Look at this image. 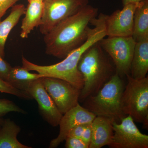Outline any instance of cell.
Listing matches in <instances>:
<instances>
[{"mask_svg": "<svg viewBox=\"0 0 148 148\" xmlns=\"http://www.w3.org/2000/svg\"><path fill=\"white\" fill-rule=\"evenodd\" d=\"M91 123L87 124L82 135L81 139L88 145H90L91 138Z\"/></svg>", "mask_w": 148, "mask_h": 148, "instance_id": "d4e9b609", "label": "cell"}, {"mask_svg": "<svg viewBox=\"0 0 148 148\" xmlns=\"http://www.w3.org/2000/svg\"><path fill=\"white\" fill-rule=\"evenodd\" d=\"M139 3H129L123 5L121 10H117L110 15L105 14L106 36H132L134 13Z\"/></svg>", "mask_w": 148, "mask_h": 148, "instance_id": "30bf717a", "label": "cell"}, {"mask_svg": "<svg viewBox=\"0 0 148 148\" xmlns=\"http://www.w3.org/2000/svg\"><path fill=\"white\" fill-rule=\"evenodd\" d=\"M142 1L143 0H122V3L123 5H124L129 3H139Z\"/></svg>", "mask_w": 148, "mask_h": 148, "instance_id": "484cf974", "label": "cell"}, {"mask_svg": "<svg viewBox=\"0 0 148 148\" xmlns=\"http://www.w3.org/2000/svg\"><path fill=\"white\" fill-rule=\"evenodd\" d=\"M40 78L31 83L26 92L32 99L36 101L40 113L44 120L53 127H56L59 125L63 114L46 90Z\"/></svg>", "mask_w": 148, "mask_h": 148, "instance_id": "8fae6325", "label": "cell"}, {"mask_svg": "<svg viewBox=\"0 0 148 148\" xmlns=\"http://www.w3.org/2000/svg\"><path fill=\"white\" fill-rule=\"evenodd\" d=\"M65 141V147L66 148H89V145L80 138L69 136Z\"/></svg>", "mask_w": 148, "mask_h": 148, "instance_id": "7402d4cb", "label": "cell"}, {"mask_svg": "<svg viewBox=\"0 0 148 148\" xmlns=\"http://www.w3.org/2000/svg\"><path fill=\"white\" fill-rule=\"evenodd\" d=\"M20 0H0V21L7 11Z\"/></svg>", "mask_w": 148, "mask_h": 148, "instance_id": "cb8c5ba5", "label": "cell"}, {"mask_svg": "<svg viewBox=\"0 0 148 148\" xmlns=\"http://www.w3.org/2000/svg\"><path fill=\"white\" fill-rule=\"evenodd\" d=\"M43 0H28L25 16L22 19L20 37L27 38L31 32L39 26L43 15Z\"/></svg>", "mask_w": 148, "mask_h": 148, "instance_id": "9a60e30c", "label": "cell"}, {"mask_svg": "<svg viewBox=\"0 0 148 148\" xmlns=\"http://www.w3.org/2000/svg\"><path fill=\"white\" fill-rule=\"evenodd\" d=\"M9 15L0 21V55L4 58L5 48L7 40L12 29L18 24L19 19L25 14L26 8L23 4L14 5Z\"/></svg>", "mask_w": 148, "mask_h": 148, "instance_id": "2e32d148", "label": "cell"}, {"mask_svg": "<svg viewBox=\"0 0 148 148\" xmlns=\"http://www.w3.org/2000/svg\"><path fill=\"white\" fill-rule=\"evenodd\" d=\"M98 9L88 4L57 24L44 35L47 54L64 59L87 39L88 25L97 17Z\"/></svg>", "mask_w": 148, "mask_h": 148, "instance_id": "6da1fadb", "label": "cell"}, {"mask_svg": "<svg viewBox=\"0 0 148 148\" xmlns=\"http://www.w3.org/2000/svg\"><path fill=\"white\" fill-rule=\"evenodd\" d=\"M3 119L2 118H0V127L2 125V123H3Z\"/></svg>", "mask_w": 148, "mask_h": 148, "instance_id": "4316f807", "label": "cell"}, {"mask_svg": "<svg viewBox=\"0 0 148 148\" xmlns=\"http://www.w3.org/2000/svg\"><path fill=\"white\" fill-rule=\"evenodd\" d=\"M84 80L79 101L95 95L116 73L99 42L88 48L82 56L77 66Z\"/></svg>", "mask_w": 148, "mask_h": 148, "instance_id": "3957f363", "label": "cell"}, {"mask_svg": "<svg viewBox=\"0 0 148 148\" xmlns=\"http://www.w3.org/2000/svg\"><path fill=\"white\" fill-rule=\"evenodd\" d=\"M45 88L62 114L79 104L80 90L64 80L42 77Z\"/></svg>", "mask_w": 148, "mask_h": 148, "instance_id": "ba28073f", "label": "cell"}, {"mask_svg": "<svg viewBox=\"0 0 148 148\" xmlns=\"http://www.w3.org/2000/svg\"><path fill=\"white\" fill-rule=\"evenodd\" d=\"M91 138L89 148L109 146L114 135L112 122L107 118L96 116L91 123Z\"/></svg>", "mask_w": 148, "mask_h": 148, "instance_id": "4fadbf2b", "label": "cell"}, {"mask_svg": "<svg viewBox=\"0 0 148 148\" xmlns=\"http://www.w3.org/2000/svg\"><path fill=\"white\" fill-rule=\"evenodd\" d=\"M0 92L15 95L16 97L26 100H30L32 98L27 92L18 90L8 82L0 78Z\"/></svg>", "mask_w": 148, "mask_h": 148, "instance_id": "ffe728a7", "label": "cell"}, {"mask_svg": "<svg viewBox=\"0 0 148 148\" xmlns=\"http://www.w3.org/2000/svg\"><path fill=\"white\" fill-rule=\"evenodd\" d=\"M148 71V38L136 42L130 66V76L136 79L147 77Z\"/></svg>", "mask_w": 148, "mask_h": 148, "instance_id": "5bb4252c", "label": "cell"}, {"mask_svg": "<svg viewBox=\"0 0 148 148\" xmlns=\"http://www.w3.org/2000/svg\"><path fill=\"white\" fill-rule=\"evenodd\" d=\"M42 77L38 73H30L22 66H15L12 67L6 82L16 89L26 92L31 83Z\"/></svg>", "mask_w": 148, "mask_h": 148, "instance_id": "d6986e66", "label": "cell"}, {"mask_svg": "<svg viewBox=\"0 0 148 148\" xmlns=\"http://www.w3.org/2000/svg\"><path fill=\"white\" fill-rule=\"evenodd\" d=\"M11 112L25 114L26 112L12 101L0 98V118Z\"/></svg>", "mask_w": 148, "mask_h": 148, "instance_id": "44dd1931", "label": "cell"}, {"mask_svg": "<svg viewBox=\"0 0 148 148\" xmlns=\"http://www.w3.org/2000/svg\"><path fill=\"white\" fill-rule=\"evenodd\" d=\"M124 88L121 77L116 73L95 95L85 99L83 107L96 116L104 117L119 123L126 116L121 106Z\"/></svg>", "mask_w": 148, "mask_h": 148, "instance_id": "277c9868", "label": "cell"}, {"mask_svg": "<svg viewBox=\"0 0 148 148\" xmlns=\"http://www.w3.org/2000/svg\"><path fill=\"white\" fill-rule=\"evenodd\" d=\"M95 116L94 114L78 104L63 114L58 125L59 134L56 138L51 141L49 148L57 147L65 141L73 128L79 125L91 123Z\"/></svg>", "mask_w": 148, "mask_h": 148, "instance_id": "7c38bea8", "label": "cell"}, {"mask_svg": "<svg viewBox=\"0 0 148 148\" xmlns=\"http://www.w3.org/2000/svg\"><path fill=\"white\" fill-rule=\"evenodd\" d=\"M128 82L125 86L121 99L122 110L134 121L148 127V77L136 79L126 75Z\"/></svg>", "mask_w": 148, "mask_h": 148, "instance_id": "5b68a950", "label": "cell"}, {"mask_svg": "<svg viewBox=\"0 0 148 148\" xmlns=\"http://www.w3.org/2000/svg\"><path fill=\"white\" fill-rule=\"evenodd\" d=\"M20 127L10 119H4L0 127V148H31L20 143L17 136Z\"/></svg>", "mask_w": 148, "mask_h": 148, "instance_id": "e0dca14e", "label": "cell"}, {"mask_svg": "<svg viewBox=\"0 0 148 148\" xmlns=\"http://www.w3.org/2000/svg\"><path fill=\"white\" fill-rule=\"evenodd\" d=\"M114 135L109 147L148 148V136L140 132L129 115L117 123L112 122Z\"/></svg>", "mask_w": 148, "mask_h": 148, "instance_id": "9c48e42d", "label": "cell"}, {"mask_svg": "<svg viewBox=\"0 0 148 148\" xmlns=\"http://www.w3.org/2000/svg\"><path fill=\"white\" fill-rule=\"evenodd\" d=\"M132 37L136 42L148 38V0L139 2L135 10Z\"/></svg>", "mask_w": 148, "mask_h": 148, "instance_id": "ac0fdd59", "label": "cell"}, {"mask_svg": "<svg viewBox=\"0 0 148 148\" xmlns=\"http://www.w3.org/2000/svg\"><path fill=\"white\" fill-rule=\"evenodd\" d=\"M12 67L0 55V78L6 81Z\"/></svg>", "mask_w": 148, "mask_h": 148, "instance_id": "603a6c76", "label": "cell"}, {"mask_svg": "<svg viewBox=\"0 0 148 148\" xmlns=\"http://www.w3.org/2000/svg\"><path fill=\"white\" fill-rule=\"evenodd\" d=\"M94 28L90 29L89 34L85 42L75 49L63 61L50 66H40L34 64L22 57V67L30 71H34L43 77H49L64 80L70 83L80 90L84 85V80L77 66L82 56L88 48L106 36L104 16L100 14L90 22Z\"/></svg>", "mask_w": 148, "mask_h": 148, "instance_id": "7a4b0ae2", "label": "cell"}, {"mask_svg": "<svg viewBox=\"0 0 148 148\" xmlns=\"http://www.w3.org/2000/svg\"><path fill=\"white\" fill-rule=\"evenodd\" d=\"M98 42L112 58L116 73L121 77L130 75L136 42L132 37H105Z\"/></svg>", "mask_w": 148, "mask_h": 148, "instance_id": "8992f818", "label": "cell"}, {"mask_svg": "<svg viewBox=\"0 0 148 148\" xmlns=\"http://www.w3.org/2000/svg\"><path fill=\"white\" fill-rule=\"evenodd\" d=\"M42 18L39 27L46 34L57 24L87 5L88 0H43Z\"/></svg>", "mask_w": 148, "mask_h": 148, "instance_id": "52a82bcc", "label": "cell"}]
</instances>
